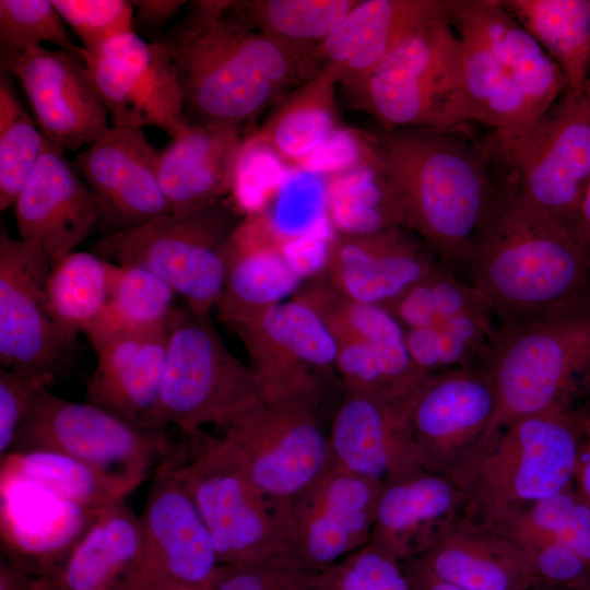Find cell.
Wrapping results in <instances>:
<instances>
[{"instance_id":"cell-1","label":"cell","mask_w":590,"mask_h":590,"mask_svg":"<svg viewBox=\"0 0 590 590\" xmlns=\"http://www.w3.org/2000/svg\"><path fill=\"white\" fill-rule=\"evenodd\" d=\"M374 153L398 193L402 226L450 266H464L505 189L491 139L465 128L382 129Z\"/></svg>"},{"instance_id":"cell-2","label":"cell","mask_w":590,"mask_h":590,"mask_svg":"<svg viewBox=\"0 0 590 590\" xmlns=\"http://www.w3.org/2000/svg\"><path fill=\"white\" fill-rule=\"evenodd\" d=\"M231 1H192L184 20L152 35L174 64L188 125L244 126L309 80V55L228 15Z\"/></svg>"},{"instance_id":"cell-3","label":"cell","mask_w":590,"mask_h":590,"mask_svg":"<svg viewBox=\"0 0 590 590\" xmlns=\"http://www.w3.org/2000/svg\"><path fill=\"white\" fill-rule=\"evenodd\" d=\"M471 286L504 327L590 299V258L571 233L505 181L465 264Z\"/></svg>"},{"instance_id":"cell-4","label":"cell","mask_w":590,"mask_h":590,"mask_svg":"<svg viewBox=\"0 0 590 590\" xmlns=\"http://www.w3.org/2000/svg\"><path fill=\"white\" fill-rule=\"evenodd\" d=\"M583 438V417L568 406L512 422L449 475L462 515L495 526L571 485Z\"/></svg>"},{"instance_id":"cell-5","label":"cell","mask_w":590,"mask_h":590,"mask_svg":"<svg viewBox=\"0 0 590 590\" xmlns=\"http://www.w3.org/2000/svg\"><path fill=\"white\" fill-rule=\"evenodd\" d=\"M481 366L497 405L477 449L521 417L568 406L590 371V299L504 327Z\"/></svg>"},{"instance_id":"cell-6","label":"cell","mask_w":590,"mask_h":590,"mask_svg":"<svg viewBox=\"0 0 590 590\" xmlns=\"http://www.w3.org/2000/svg\"><path fill=\"white\" fill-rule=\"evenodd\" d=\"M463 43L451 13L399 44L365 78L341 86L350 106L385 130L459 129Z\"/></svg>"},{"instance_id":"cell-7","label":"cell","mask_w":590,"mask_h":590,"mask_svg":"<svg viewBox=\"0 0 590 590\" xmlns=\"http://www.w3.org/2000/svg\"><path fill=\"white\" fill-rule=\"evenodd\" d=\"M260 394L257 375L227 349L210 315L175 306L152 427L176 426L182 438L209 424L222 429Z\"/></svg>"},{"instance_id":"cell-8","label":"cell","mask_w":590,"mask_h":590,"mask_svg":"<svg viewBox=\"0 0 590 590\" xmlns=\"http://www.w3.org/2000/svg\"><path fill=\"white\" fill-rule=\"evenodd\" d=\"M238 212L223 201L187 214L165 213L104 235L91 251L118 266H140L166 281L186 306L209 314L225 285Z\"/></svg>"},{"instance_id":"cell-9","label":"cell","mask_w":590,"mask_h":590,"mask_svg":"<svg viewBox=\"0 0 590 590\" xmlns=\"http://www.w3.org/2000/svg\"><path fill=\"white\" fill-rule=\"evenodd\" d=\"M321 391H262L216 437L222 452L269 498L285 500L333 464L317 410Z\"/></svg>"},{"instance_id":"cell-10","label":"cell","mask_w":590,"mask_h":590,"mask_svg":"<svg viewBox=\"0 0 590 590\" xmlns=\"http://www.w3.org/2000/svg\"><path fill=\"white\" fill-rule=\"evenodd\" d=\"M176 473L194 502L220 565L292 567L278 502L260 492L202 430L182 438Z\"/></svg>"},{"instance_id":"cell-11","label":"cell","mask_w":590,"mask_h":590,"mask_svg":"<svg viewBox=\"0 0 590 590\" xmlns=\"http://www.w3.org/2000/svg\"><path fill=\"white\" fill-rule=\"evenodd\" d=\"M493 142L508 187L571 233L590 185V97L586 90L567 91L508 145Z\"/></svg>"},{"instance_id":"cell-12","label":"cell","mask_w":590,"mask_h":590,"mask_svg":"<svg viewBox=\"0 0 590 590\" xmlns=\"http://www.w3.org/2000/svg\"><path fill=\"white\" fill-rule=\"evenodd\" d=\"M176 447L165 429L134 425L96 404L70 401L45 388L11 451L51 450L106 470L148 476Z\"/></svg>"},{"instance_id":"cell-13","label":"cell","mask_w":590,"mask_h":590,"mask_svg":"<svg viewBox=\"0 0 590 590\" xmlns=\"http://www.w3.org/2000/svg\"><path fill=\"white\" fill-rule=\"evenodd\" d=\"M382 484L334 464L278 502L292 566L316 576L368 544Z\"/></svg>"},{"instance_id":"cell-14","label":"cell","mask_w":590,"mask_h":590,"mask_svg":"<svg viewBox=\"0 0 590 590\" xmlns=\"http://www.w3.org/2000/svg\"><path fill=\"white\" fill-rule=\"evenodd\" d=\"M81 57L105 102L110 127H156L170 139L187 127L182 91L162 44L132 30L93 52L82 49Z\"/></svg>"},{"instance_id":"cell-15","label":"cell","mask_w":590,"mask_h":590,"mask_svg":"<svg viewBox=\"0 0 590 590\" xmlns=\"http://www.w3.org/2000/svg\"><path fill=\"white\" fill-rule=\"evenodd\" d=\"M50 269L36 246L1 232V368L56 378L70 359L75 342L57 324L46 295Z\"/></svg>"},{"instance_id":"cell-16","label":"cell","mask_w":590,"mask_h":590,"mask_svg":"<svg viewBox=\"0 0 590 590\" xmlns=\"http://www.w3.org/2000/svg\"><path fill=\"white\" fill-rule=\"evenodd\" d=\"M1 72L17 80L37 127L62 151L84 150L110 128L105 102L80 56L40 46L1 56Z\"/></svg>"},{"instance_id":"cell-17","label":"cell","mask_w":590,"mask_h":590,"mask_svg":"<svg viewBox=\"0 0 590 590\" xmlns=\"http://www.w3.org/2000/svg\"><path fill=\"white\" fill-rule=\"evenodd\" d=\"M226 326L244 343L262 391H321L320 375L335 368L333 332L298 295Z\"/></svg>"},{"instance_id":"cell-18","label":"cell","mask_w":590,"mask_h":590,"mask_svg":"<svg viewBox=\"0 0 590 590\" xmlns=\"http://www.w3.org/2000/svg\"><path fill=\"white\" fill-rule=\"evenodd\" d=\"M496 405L493 385L482 366L430 375L409 417L422 467L450 475L477 449Z\"/></svg>"},{"instance_id":"cell-19","label":"cell","mask_w":590,"mask_h":590,"mask_svg":"<svg viewBox=\"0 0 590 590\" xmlns=\"http://www.w3.org/2000/svg\"><path fill=\"white\" fill-rule=\"evenodd\" d=\"M160 152L142 129L110 127L72 162L88 187L105 235L169 212L160 186Z\"/></svg>"},{"instance_id":"cell-20","label":"cell","mask_w":590,"mask_h":590,"mask_svg":"<svg viewBox=\"0 0 590 590\" xmlns=\"http://www.w3.org/2000/svg\"><path fill=\"white\" fill-rule=\"evenodd\" d=\"M455 0H357L309 56V79L337 86L365 78L406 37L448 15Z\"/></svg>"},{"instance_id":"cell-21","label":"cell","mask_w":590,"mask_h":590,"mask_svg":"<svg viewBox=\"0 0 590 590\" xmlns=\"http://www.w3.org/2000/svg\"><path fill=\"white\" fill-rule=\"evenodd\" d=\"M439 267L429 248L392 226L331 238L323 283L338 295L387 308Z\"/></svg>"},{"instance_id":"cell-22","label":"cell","mask_w":590,"mask_h":590,"mask_svg":"<svg viewBox=\"0 0 590 590\" xmlns=\"http://www.w3.org/2000/svg\"><path fill=\"white\" fill-rule=\"evenodd\" d=\"M64 153L47 140L13 204L20 238L36 246L50 267L75 251L98 222L93 196Z\"/></svg>"},{"instance_id":"cell-23","label":"cell","mask_w":590,"mask_h":590,"mask_svg":"<svg viewBox=\"0 0 590 590\" xmlns=\"http://www.w3.org/2000/svg\"><path fill=\"white\" fill-rule=\"evenodd\" d=\"M177 447L154 470L139 516L141 563L184 581L213 585L220 562L209 530L176 473Z\"/></svg>"},{"instance_id":"cell-24","label":"cell","mask_w":590,"mask_h":590,"mask_svg":"<svg viewBox=\"0 0 590 590\" xmlns=\"http://www.w3.org/2000/svg\"><path fill=\"white\" fill-rule=\"evenodd\" d=\"M0 492L2 556L33 577H51L98 515L15 476L1 474Z\"/></svg>"},{"instance_id":"cell-25","label":"cell","mask_w":590,"mask_h":590,"mask_svg":"<svg viewBox=\"0 0 590 590\" xmlns=\"http://www.w3.org/2000/svg\"><path fill=\"white\" fill-rule=\"evenodd\" d=\"M410 411L345 392L328 435L333 464L381 484L422 469Z\"/></svg>"},{"instance_id":"cell-26","label":"cell","mask_w":590,"mask_h":590,"mask_svg":"<svg viewBox=\"0 0 590 590\" xmlns=\"http://www.w3.org/2000/svg\"><path fill=\"white\" fill-rule=\"evenodd\" d=\"M412 559L441 581L464 590H531L536 583L516 541L462 514Z\"/></svg>"},{"instance_id":"cell-27","label":"cell","mask_w":590,"mask_h":590,"mask_svg":"<svg viewBox=\"0 0 590 590\" xmlns=\"http://www.w3.org/2000/svg\"><path fill=\"white\" fill-rule=\"evenodd\" d=\"M243 126L187 125L160 152L157 175L170 213L217 204L232 192Z\"/></svg>"},{"instance_id":"cell-28","label":"cell","mask_w":590,"mask_h":590,"mask_svg":"<svg viewBox=\"0 0 590 590\" xmlns=\"http://www.w3.org/2000/svg\"><path fill=\"white\" fill-rule=\"evenodd\" d=\"M464 506L447 474L424 468L382 483L368 544L404 563L420 556Z\"/></svg>"},{"instance_id":"cell-29","label":"cell","mask_w":590,"mask_h":590,"mask_svg":"<svg viewBox=\"0 0 590 590\" xmlns=\"http://www.w3.org/2000/svg\"><path fill=\"white\" fill-rule=\"evenodd\" d=\"M456 27L477 40L522 91L539 117L568 90L567 80L503 0H455Z\"/></svg>"},{"instance_id":"cell-30","label":"cell","mask_w":590,"mask_h":590,"mask_svg":"<svg viewBox=\"0 0 590 590\" xmlns=\"http://www.w3.org/2000/svg\"><path fill=\"white\" fill-rule=\"evenodd\" d=\"M166 350L167 324L145 333L113 338L96 352L97 364L87 379L86 401L134 425L153 428Z\"/></svg>"},{"instance_id":"cell-31","label":"cell","mask_w":590,"mask_h":590,"mask_svg":"<svg viewBox=\"0 0 590 590\" xmlns=\"http://www.w3.org/2000/svg\"><path fill=\"white\" fill-rule=\"evenodd\" d=\"M300 281L283 245L267 236L258 222L241 221L232 237L225 285L216 306L219 319L228 324L282 303Z\"/></svg>"},{"instance_id":"cell-32","label":"cell","mask_w":590,"mask_h":590,"mask_svg":"<svg viewBox=\"0 0 590 590\" xmlns=\"http://www.w3.org/2000/svg\"><path fill=\"white\" fill-rule=\"evenodd\" d=\"M142 553L139 516L122 500L94 518L49 578L58 590H126Z\"/></svg>"},{"instance_id":"cell-33","label":"cell","mask_w":590,"mask_h":590,"mask_svg":"<svg viewBox=\"0 0 590 590\" xmlns=\"http://www.w3.org/2000/svg\"><path fill=\"white\" fill-rule=\"evenodd\" d=\"M1 474L35 483L58 498L94 515L125 500L148 477L106 470L44 449L11 451L1 457Z\"/></svg>"},{"instance_id":"cell-34","label":"cell","mask_w":590,"mask_h":590,"mask_svg":"<svg viewBox=\"0 0 590 590\" xmlns=\"http://www.w3.org/2000/svg\"><path fill=\"white\" fill-rule=\"evenodd\" d=\"M335 88L321 75L303 82L246 140L287 164L305 165L338 132Z\"/></svg>"},{"instance_id":"cell-35","label":"cell","mask_w":590,"mask_h":590,"mask_svg":"<svg viewBox=\"0 0 590 590\" xmlns=\"http://www.w3.org/2000/svg\"><path fill=\"white\" fill-rule=\"evenodd\" d=\"M459 33L463 43V120L489 128L496 144L506 146L526 133L540 117L492 55L473 37Z\"/></svg>"},{"instance_id":"cell-36","label":"cell","mask_w":590,"mask_h":590,"mask_svg":"<svg viewBox=\"0 0 590 590\" xmlns=\"http://www.w3.org/2000/svg\"><path fill=\"white\" fill-rule=\"evenodd\" d=\"M324 198L329 221L340 235L403 227L398 193L373 148L329 176Z\"/></svg>"},{"instance_id":"cell-37","label":"cell","mask_w":590,"mask_h":590,"mask_svg":"<svg viewBox=\"0 0 590 590\" xmlns=\"http://www.w3.org/2000/svg\"><path fill=\"white\" fill-rule=\"evenodd\" d=\"M563 71L568 90L590 80V0H503Z\"/></svg>"},{"instance_id":"cell-38","label":"cell","mask_w":590,"mask_h":590,"mask_svg":"<svg viewBox=\"0 0 590 590\" xmlns=\"http://www.w3.org/2000/svg\"><path fill=\"white\" fill-rule=\"evenodd\" d=\"M335 369L345 392L411 410L430 375L412 361L405 340L365 342L337 340Z\"/></svg>"},{"instance_id":"cell-39","label":"cell","mask_w":590,"mask_h":590,"mask_svg":"<svg viewBox=\"0 0 590 590\" xmlns=\"http://www.w3.org/2000/svg\"><path fill=\"white\" fill-rule=\"evenodd\" d=\"M176 293L156 273L140 266H118L109 299L84 331L97 352L113 338L145 333L167 324Z\"/></svg>"},{"instance_id":"cell-40","label":"cell","mask_w":590,"mask_h":590,"mask_svg":"<svg viewBox=\"0 0 590 590\" xmlns=\"http://www.w3.org/2000/svg\"><path fill=\"white\" fill-rule=\"evenodd\" d=\"M118 264L93 251H73L51 267L46 281L49 308L63 333L76 343L106 306Z\"/></svg>"},{"instance_id":"cell-41","label":"cell","mask_w":590,"mask_h":590,"mask_svg":"<svg viewBox=\"0 0 590 590\" xmlns=\"http://www.w3.org/2000/svg\"><path fill=\"white\" fill-rule=\"evenodd\" d=\"M357 0L231 1L238 22L283 43L314 49L341 23Z\"/></svg>"},{"instance_id":"cell-42","label":"cell","mask_w":590,"mask_h":590,"mask_svg":"<svg viewBox=\"0 0 590 590\" xmlns=\"http://www.w3.org/2000/svg\"><path fill=\"white\" fill-rule=\"evenodd\" d=\"M488 310L462 314L442 323L404 330L414 364L428 375L469 367L483 361L497 334Z\"/></svg>"},{"instance_id":"cell-43","label":"cell","mask_w":590,"mask_h":590,"mask_svg":"<svg viewBox=\"0 0 590 590\" xmlns=\"http://www.w3.org/2000/svg\"><path fill=\"white\" fill-rule=\"evenodd\" d=\"M47 139L25 110L12 78L0 76V209L13 206Z\"/></svg>"},{"instance_id":"cell-44","label":"cell","mask_w":590,"mask_h":590,"mask_svg":"<svg viewBox=\"0 0 590 590\" xmlns=\"http://www.w3.org/2000/svg\"><path fill=\"white\" fill-rule=\"evenodd\" d=\"M494 527L505 533L526 532L551 536L590 565V505L574 483L510 515Z\"/></svg>"},{"instance_id":"cell-45","label":"cell","mask_w":590,"mask_h":590,"mask_svg":"<svg viewBox=\"0 0 590 590\" xmlns=\"http://www.w3.org/2000/svg\"><path fill=\"white\" fill-rule=\"evenodd\" d=\"M386 309L404 330L436 326L470 311L488 310L471 285H464L440 268Z\"/></svg>"},{"instance_id":"cell-46","label":"cell","mask_w":590,"mask_h":590,"mask_svg":"<svg viewBox=\"0 0 590 590\" xmlns=\"http://www.w3.org/2000/svg\"><path fill=\"white\" fill-rule=\"evenodd\" d=\"M43 44L81 57V46L51 0H0L1 56L21 55Z\"/></svg>"},{"instance_id":"cell-47","label":"cell","mask_w":590,"mask_h":590,"mask_svg":"<svg viewBox=\"0 0 590 590\" xmlns=\"http://www.w3.org/2000/svg\"><path fill=\"white\" fill-rule=\"evenodd\" d=\"M314 590H412L403 565L367 544L312 577Z\"/></svg>"},{"instance_id":"cell-48","label":"cell","mask_w":590,"mask_h":590,"mask_svg":"<svg viewBox=\"0 0 590 590\" xmlns=\"http://www.w3.org/2000/svg\"><path fill=\"white\" fill-rule=\"evenodd\" d=\"M84 51L93 52L133 30V7L126 0H51Z\"/></svg>"},{"instance_id":"cell-49","label":"cell","mask_w":590,"mask_h":590,"mask_svg":"<svg viewBox=\"0 0 590 590\" xmlns=\"http://www.w3.org/2000/svg\"><path fill=\"white\" fill-rule=\"evenodd\" d=\"M506 534L523 551L536 582L559 587H590V565L562 542L535 533Z\"/></svg>"},{"instance_id":"cell-50","label":"cell","mask_w":590,"mask_h":590,"mask_svg":"<svg viewBox=\"0 0 590 590\" xmlns=\"http://www.w3.org/2000/svg\"><path fill=\"white\" fill-rule=\"evenodd\" d=\"M55 377L0 369V456L15 446L16 437L37 394Z\"/></svg>"},{"instance_id":"cell-51","label":"cell","mask_w":590,"mask_h":590,"mask_svg":"<svg viewBox=\"0 0 590 590\" xmlns=\"http://www.w3.org/2000/svg\"><path fill=\"white\" fill-rule=\"evenodd\" d=\"M312 577L286 566L220 565L213 586L215 590H314Z\"/></svg>"},{"instance_id":"cell-52","label":"cell","mask_w":590,"mask_h":590,"mask_svg":"<svg viewBox=\"0 0 590 590\" xmlns=\"http://www.w3.org/2000/svg\"><path fill=\"white\" fill-rule=\"evenodd\" d=\"M187 1L181 0H135L133 7V30L158 34Z\"/></svg>"},{"instance_id":"cell-53","label":"cell","mask_w":590,"mask_h":590,"mask_svg":"<svg viewBox=\"0 0 590 590\" xmlns=\"http://www.w3.org/2000/svg\"><path fill=\"white\" fill-rule=\"evenodd\" d=\"M126 590H215L213 585H198L168 576L140 564L129 577Z\"/></svg>"},{"instance_id":"cell-54","label":"cell","mask_w":590,"mask_h":590,"mask_svg":"<svg viewBox=\"0 0 590 590\" xmlns=\"http://www.w3.org/2000/svg\"><path fill=\"white\" fill-rule=\"evenodd\" d=\"M402 565L412 590H464L436 578L415 559H409Z\"/></svg>"},{"instance_id":"cell-55","label":"cell","mask_w":590,"mask_h":590,"mask_svg":"<svg viewBox=\"0 0 590 590\" xmlns=\"http://www.w3.org/2000/svg\"><path fill=\"white\" fill-rule=\"evenodd\" d=\"M33 576L19 563L2 556L0 559V590H30Z\"/></svg>"},{"instance_id":"cell-56","label":"cell","mask_w":590,"mask_h":590,"mask_svg":"<svg viewBox=\"0 0 590 590\" xmlns=\"http://www.w3.org/2000/svg\"><path fill=\"white\" fill-rule=\"evenodd\" d=\"M574 485L590 505V435L585 434L575 472Z\"/></svg>"},{"instance_id":"cell-57","label":"cell","mask_w":590,"mask_h":590,"mask_svg":"<svg viewBox=\"0 0 590 590\" xmlns=\"http://www.w3.org/2000/svg\"><path fill=\"white\" fill-rule=\"evenodd\" d=\"M571 235L590 258V185L571 228Z\"/></svg>"},{"instance_id":"cell-58","label":"cell","mask_w":590,"mask_h":590,"mask_svg":"<svg viewBox=\"0 0 590 590\" xmlns=\"http://www.w3.org/2000/svg\"><path fill=\"white\" fill-rule=\"evenodd\" d=\"M30 590H58L50 578L33 577L30 585Z\"/></svg>"},{"instance_id":"cell-59","label":"cell","mask_w":590,"mask_h":590,"mask_svg":"<svg viewBox=\"0 0 590 590\" xmlns=\"http://www.w3.org/2000/svg\"><path fill=\"white\" fill-rule=\"evenodd\" d=\"M533 590H590V587H559L536 582Z\"/></svg>"},{"instance_id":"cell-60","label":"cell","mask_w":590,"mask_h":590,"mask_svg":"<svg viewBox=\"0 0 590 590\" xmlns=\"http://www.w3.org/2000/svg\"><path fill=\"white\" fill-rule=\"evenodd\" d=\"M581 386L590 393V371L586 375L581 381Z\"/></svg>"},{"instance_id":"cell-61","label":"cell","mask_w":590,"mask_h":590,"mask_svg":"<svg viewBox=\"0 0 590 590\" xmlns=\"http://www.w3.org/2000/svg\"><path fill=\"white\" fill-rule=\"evenodd\" d=\"M585 434L590 435V413L583 417Z\"/></svg>"},{"instance_id":"cell-62","label":"cell","mask_w":590,"mask_h":590,"mask_svg":"<svg viewBox=\"0 0 590 590\" xmlns=\"http://www.w3.org/2000/svg\"><path fill=\"white\" fill-rule=\"evenodd\" d=\"M585 90L587 92V94L589 95L590 97V80L587 82L586 86H585Z\"/></svg>"}]
</instances>
